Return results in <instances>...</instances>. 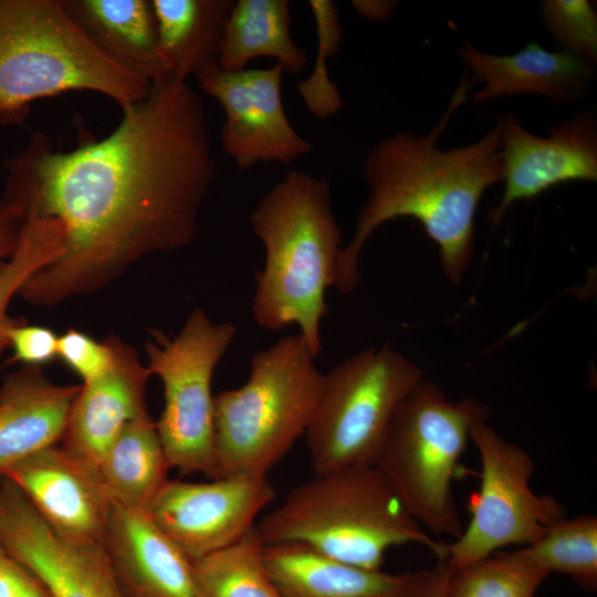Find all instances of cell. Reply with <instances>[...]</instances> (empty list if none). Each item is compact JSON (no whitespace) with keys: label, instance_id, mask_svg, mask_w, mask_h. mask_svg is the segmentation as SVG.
<instances>
[{"label":"cell","instance_id":"1","mask_svg":"<svg viewBox=\"0 0 597 597\" xmlns=\"http://www.w3.org/2000/svg\"><path fill=\"white\" fill-rule=\"evenodd\" d=\"M3 200L23 217L57 220L64 252L19 294L52 306L92 292L139 259L192 242L217 166L200 95L168 77L122 109L115 129L72 151L34 133L2 163Z\"/></svg>","mask_w":597,"mask_h":597},{"label":"cell","instance_id":"2","mask_svg":"<svg viewBox=\"0 0 597 597\" xmlns=\"http://www.w3.org/2000/svg\"><path fill=\"white\" fill-rule=\"evenodd\" d=\"M473 82L464 73L450 103L426 135L397 132L366 154L363 175L366 199L352 240L338 255L334 287L342 294L358 285L362 251L385 222L413 218L439 249L443 274L459 284L471 262L475 213L483 193L502 179V134L494 127L479 140L442 150L438 140L454 112L468 100Z\"/></svg>","mask_w":597,"mask_h":597},{"label":"cell","instance_id":"3","mask_svg":"<svg viewBox=\"0 0 597 597\" xmlns=\"http://www.w3.org/2000/svg\"><path fill=\"white\" fill-rule=\"evenodd\" d=\"M265 262L255 272L252 317L268 331L300 328L312 354L322 349L326 291L335 284L342 229L334 214L329 182L291 169L250 213Z\"/></svg>","mask_w":597,"mask_h":597},{"label":"cell","instance_id":"4","mask_svg":"<svg viewBox=\"0 0 597 597\" xmlns=\"http://www.w3.org/2000/svg\"><path fill=\"white\" fill-rule=\"evenodd\" d=\"M265 545L294 543L331 558L381 569L396 546L420 544L446 558V544L434 540L408 513L376 465L344 468L294 488L255 524Z\"/></svg>","mask_w":597,"mask_h":597},{"label":"cell","instance_id":"5","mask_svg":"<svg viewBox=\"0 0 597 597\" xmlns=\"http://www.w3.org/2000/svg\"><path fill=\"white\" fill-rule=\"evenodd\" d=\"M150 88L100 52L61 0H0L1 125L21 124L39 98L91 91L123 109Z\"/></svg>","mask_w":597,"mask_h":597},{"label":"cell","instance_id":"6","mask_svg":"<svg viewBox=\"0 0 597 597\" xmlns=\"http://www.w3.org/2000/svg\"><path fill=\"white\" fill-rule=\"evenodd\" d=\"M305 339L284 336L250 359L248 380L214 396L216 479L264 478L305 434L325 374Z\"/></svg>","mask_w":597,"mask_h":597},{"label":"cell","instance_id":"7","mask_svg":"<svg viewBox=\"0 0 597 597\" xmlns=\"http://www.w3.org/2000/svg\"><path fill=\"white\" fill-rule=\"evenodd\" d=\"M489 416L484 402L472 397L451 401L422 378L391 421L376 467L408 513L438 537L454 540L463 530L453 480L472 428Z\"/></svg>","mask_w":597,"mask_h":597},{"label":"cell","instance_id":"8","mask_svg":"<svg viewBox=\"0 0 597 597\" xmlns=\"http://www.w3.org/2000/svg\"><path fill=\"white\" fill-rule=\"evenodd\" d=\"M422 378L423 370L387 343L325 374L305 431L315 474L376 465L397 409Z\"/></svg>","mask_w":597,"mask_h":597},{"label":"cell","instance_id":"9","mask_svg":"<svg viewBox=\"0 0 597 597\" xmlns=\"http://www.w3.org/2000/svg\"><path fill=\"white\" fill-rule=\"evenodd\" d=\"M235 336L234 325L214 323L196 307L177 335L154 331L145 345L147 368L164 388V409L156 427L170 469L179 474L200 472L216 479L211 385Z\"/></svg>","mask_w":597,"mask_h":597},{"label":"cell","instance_id":"10","mask_svg":"<svg viewBox=\"0 0 597 597\" xmlns=\"http://www.w3.org/2000/svg\"><path fill=\"white\" fill-rule=\"evenodd\" d=\"M471 441L481 462V484L470 502L468 526L446 544L441 562L449 572L505 547L530 545L566 516L555 498L532 490L535 462L524 448L499 434L488 420L474 425Z\"/></svg>","mask_w":597,"mask_h":597},{"label":"cell","instance_id":"11","mask_svg":"<svg viewBox=\"0 0 597 597\" xmlns=\"http://www.w3.org/2000/svg\"><path fill=\"white\" fill-rule=\"evenodd\" d=\"M275 498L264 478L168 479L147 513L192 561L239 541Z\"/></svg>","mask_w":597,"mask_h":597},{"label":"cell","instance_id":"12","mask_svg":"<svg viewBox=\"0 0 597 597\" xmlns=\"http://www.w3.org/2000/svg\"><path fill=\"white\" fill-rule=\"evenodd\" d=\"M283 73L275 63L238 72L217 69L197 80L199 88L223 108L222 148L239 169L261 161L289 165L312 150L285 114Z\"/></svg>","mask_w":597,"mask_h":597},{"label":"cell","instance_id":"13","mask_svg":"<svg viewBox=\"0 0 597 597\" xmlns=\"http://www.w3.org/2000/svg\"><path fill=\"white\" fill-rule=\"evenodd\" d=\"M504 190L489 219L495 227L516 201L572 181L597 180V125L590 114L552 125L546 136L526 130L513 113L499 117Z\"/></svg>","mask_w":597,"mask_h":597},{"label":"cell","instance_id":"14","mask_svg":"<svg viewBox=\"0 0 597 597\" xmlns=\"http://www.w3.org/2000/svg\"><path fill=\"white\" fill-rule=\"evenodd\" d=\"M43 520L60 535L103 544L112 502L98 467L65 450L48 447L6 469Z\"/></svg>","mask_w":597,"mask_h":597},{"label":"cell","instance_id":"15","mask_svg":"<svg viewBox=\"0 0 597 597\" xmlns=\"http://www.w3.org/2000/svg\"><path fill=\"white\" fill-rule=\"evenodd\" d=\"M103 546L125 597H201L192 559L147 512L113 504Z\"/></svg>","mask_w":597,"mask_h":597},{"label":"cell","instance_id":"16","mask_svg":"<svg viewBox=\"0 0 597 597\" xmlns=\"http://www.w3.org/2000/svg\"><path fill=\"white\" fill-rule=\"evenodd\" d=\"M111 338L113 364L102 376L81 385L60 442L69 452L97 467L122 429L148 415L150 373L133 347Z\"/></svg>","mask_w":597,"mask_h":597},{"label":"cell","instance_id":"17","mask_svg":"<svg viewBox=\"0 0 597 597\" xmlns=\"http://www.w3.org/2000/svg\"><path fill=\"white\" fill-rule=\"evenodd\" d=\"M1 542L52 597H125L103 544L64 537L34 510L14 516Z\"/></svg>","mask_w":597,"mask_h":597},{"label":"cell","instance_id":"18","mask_svg":"<svg viewBox=\"0 0 597 597\" xmlns=\"http://www.w3.org/2000/svg\"><path fill=\"white\" fill-rule=\"evenodd\" d=\"M473 84H483L470 101L488 102L502 96L538 94L556 105L579 98L596 77L595 64L565 51H548L536 42L510 55L478 50L468 41L458 49Z\"/></svg>","mask_w":597,"mask_h":597},{"label":"cell","instance_id":"19","mask_svg":"<svg viewBox=\"0 0 597 597\" xmlns=\"http://www.w3.org/2000/svg\"><path fill=\"white\" fill-rule=\"evenodd\" d=\"M81 386L50 381L38 366L8 375L0 386V474L59 444Z\"/></svg>","mask_w":597,"mask_h":597},{"label":"cell","instance_id":"20","mask_svg":"<svg viewBox=\"0 0 597 597\" xmlns=\"http://www.w3.org/2000/svg\"><path fill=\"white\" fill-rule=\"evenodd\" d=\"M62 7L108 60L150 85L170 77L161 63L148 0H61Z\"/></svg>","mask_w":597,"mask_h":597},{"label":"cell","instance_id":"21","mask_svg":"<svg viewBox=\"0 0 597 597\" xmlns=\"http://www.w3.org/2000/svg\"><path fill=\"white\" fill-rule=\"evenodd\" d=\"M263 561L283 597H400L406 575L353 566L294 543L264 544Z\"/></svg>","mask_w":597,"mask_h":597},{"label":"cell","instance_id":"22","mask_svg":"<svg viewBox=\"0 0 597 597\" xmlns=\"http://www.w3.org/2000/svg\"><path fill=\"white\" fill-rule=\"evenodd\" d=\"M158 52L169 76L196 81L219 69L233 0H150Z\"/></svg>","mask_w":597,"mask_h":597},{"label":"cell","instance_id":"23","mask_svg":"<svg viewBox=\"0 0 597 597\" xmlns=\"http://www.w3.org/2000/svg\"><path fill=\"white\" fill-rule=\"evenodd\" d=\"M287 0H237L227 19L219 53V69L238 72L258 57H273L284 72L298 74L305 51L290 31Z\"/></svg>","mask_w":597,"mask_h":597},{"label":"cell","instance_id":"24","mask_svg":"<svg viewBox=\"0 0 597 597\" xmlns=\"http://www.w3.org/2000/svg\"><path fill=\"white\" fill-rule=\"evenodd\" d=\"M169 470L156 422L149 413L128 422L98 463L112 504L144 512L167 482Z\"/></svg>","mask_w":597,"mask_h":597},{"label":"cell","instance_id":"25","mask_svg":"<svg viewBox=\"0 0 597 597\" xmlns=\"http://www.w3.org/2000/svg\"><path fill=\"white\" fill-rule=\"evenodd\" d=\"M511 553L549 575L569 576L587 591L597 588V517L582 514L551 524L534 543Z\"/></svg>","mask_w":597,"mask_h":597},{"label":"cell","instance_id":"26","mask_svg":"<svg viewBox=\"0 0 597 597\" xmlns=\"http://www.w3.org/2000/svg\"><path fill=\"white\" fill-rule=\"evenodd\" d=\"M263 548L254 526L228 547L192 561L201 597H283L266 570Z\"/></svg>","mask_w":597,"mask_h":597},{"label":"cell","instance_id":"27","mask_svg":"<svg viewBox=\"0 0 597 597\" xmlns=\"http://www.w3.org/2000/svg\"><path fill=\"white\" fill-rule=\"evenodd\" d=\"M64 252V232L59 221L29 217L24 220L12 255L0 263V350L8 346L7 329L14 322L8 316L12 297L39 270Z\"/></svg>","mask_w":597,"mask_h":597},{"label":"cell","instance_id":"28","mask_svg":"<svg viewBox=\"0 0 597 597\" xmlns=\"http://www.w3.org/2000/svg\"><path fill=\"white\" fill-rule=\"evenodd\" d=\"M548 576L511 551H500L449 572L446 597H535Z\"/></svg>","mask_w":597,"mask_h":597},{"label":"cell","instance_id":"29","mask_svg":"<svg viewBox=\"0 0 597 597\" xmlns=\"http://www.w3.org/2000/svg\"><path fill=\"white\" fill-rule=\"evenodd\" d=\"M307 4L316 27L317 54L313 72L298 82L297 91L314 116L327 118L342 108L341 94L327 71V60L337 52L341 43L339 17L335 3L329 0H310Z\"/></svg>","mask_w":597,"mask_h":597},{"label":"cell","instance_id":"30","mask_svg":"<svg viewBox=\"0 0 597 597\" xmlns=\"http://www.w3.org/2000/svg\"><path fill=\"white\" fill-rule=\"evenodd\" d=\"M542 20L562 51L596 64L597 13L588 0H544Z\"/></svg>","mask_w":597,"mask_h":597},{"label":"cell","instance_id":"31","mask_svg":"<svg viewBox=\"0 0 597 597\" xmlns=\"http://www.w3.org/2000/svg\"><path fill=\"white\" fill-rule=\"evenodd\" d=\"M57 357L87 383L106 373L114 360L112 338L97 342L77 329L59 336Z\"/></svg>","mask_w":597,"mask_h":597},{"label":"cell","instance_id":"32","mask_svg":"<svg viewBox=\"0 0 597 597\" xmlns=\"http://www.w3.org/2000/svg\"><path fill=\"white\" fill-rule=\"evenodd\" d=\"M8 346L25 366H40L57 357L59 336L50 328L13 322L7 329Z\"/></svg>","mask_w":597,"mask_h":597},{"label":"cell","instance_id":"33","mask_svg":"<svg viewBox=\"0 0 597 597\" xmlns=\"http://www.w3.org/2000/svg\"><path fill=\"white\" fill-rule=\"evenodd\" d=\"M0 597H52L42 582L1 544Z\"/></svg>","mask_w":597,"mask_h":597},{"label":"cell","instance_id":"34","mask_svg":"<svg viewBox=\"0 0 597 597\" xmlns=\"http://www.w3.org/2000/svg\"><path fill=\"white\" fill-rule=\"evenodd\" d=\"M449 569L439 561L433 569L406 573L400 597H446Z\"/></svg>","mask_w":597,"mask_h":597},{"label":"cell","instance_id":"35","mask_svg":"<svg viewBox=\"0 0 597 597\" xmlns=\"http://www.w3.org/2000/svg\"><path fill=\"white\" fill-rule=\"evenodd\" d=\"M23 222L20 211L0 199V263L9 259L14 252Z\"/></svg>","mask_w":597,"mask_h":597},{"label":"cell","instance_id":"36","mask_svg":"<svg viewBox=\"0 0 597 597\" xmlns=\"http://www.w3.org/2000/svg\"><path fill=\"white\" fill-rule=\"evenodd\" d=\"M352 6L360 15L373 21H383L395 12L398 2L388 0H355L352 1Z\"/></svg>","mask_w":597,"mask_h":597}]
</instances>
